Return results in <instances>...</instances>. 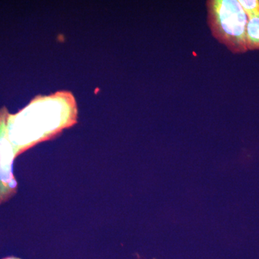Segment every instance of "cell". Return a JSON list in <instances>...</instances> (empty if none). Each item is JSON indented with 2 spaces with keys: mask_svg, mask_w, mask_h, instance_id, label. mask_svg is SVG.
Wrapping results in <instances>:
<instances>
[{
  "mask_svg": "<svg viewBox=\"0 0 259 259\" xmlns=\"http://www.w3.org/2000/svg\"><path fill=\"white\" fill-rule=\"evenodd\" d=\"M206 6L212 36L233 54L246 52L248 18L238 0H208Z\"/></svg>",
  "mask_w": 259,
  "mask_h": 259,
  "instance_id": "cell-1",
  "label": "cell"
},
{
  "mask_svg": "<svg viewBox=\"0 0 259 259\" xmlns=\"http://www.w3.org/2000/svg\"><path fill=\"white\" fill-rule=\"evenodd\" d=\"M245 39L248 51L259 50V15L248 18Z\"/></svg>",
  "mask_w": 259,
  "mask_h": 259,
  "instance_id": "cell-2",
  "label": "cell"
},
{
  "mask_svg": "<svg viewBox=\"0 0 259 259\" xmlns=\"http://www.w3.org/2000/svg\"><path fill=\"white\" fill-rule=\"evenodd\" d=\"M238 3L248 18L259 15V0H239Z\"/></svg>",
  "mask_w": 259,
  "mask_h": 259,
  "instance_id": "cell-3",
  "label": "cell"
},
{
  "mask_svg": "<svg viewBox=\"0 0 259 259\" xmlns=\"http://www.w3.org/2000/svg\"><path fill=\"white\" fill-rule=\"evenodd\" d=\"M3 259H20L18 258H15V257H8V258H5Z\"/></svg>",
  "mask_w": 259,
  "mask_h": 259,
  "instance_id": "cell-4",
  "label": "cell"
}]
</instances>
